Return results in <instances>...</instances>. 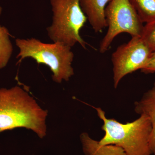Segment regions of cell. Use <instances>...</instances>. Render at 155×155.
<instances>
[{"label": "cell", "instance_id": "obj_1", "mask_svg": "<svg viewBox=\"0 0 155 155\" xmlns=\"http://www.w3.org/2000/svg\"><path fill=\"white\" fill-rule=\"evenodd\" d=\"M48 115V110L20 87L0 88V133L24 127L43 138L47 134Z\"/></svg>", "mask_w": 155, "mask_h": 155}, {"label": "cell", "instance_id": "obj_2", "mask_svg": "<svg viewBox=\"0 0 155 155\" xmlns=\"http://www.w3.org/2000/svg\"><path fill=\"white\" fill-rule=\"evenodd\" d=\"M93 107L104 123L102 129L105 135L98 141L100 145H115L123 149L127 155H152L150 147L152 126L147 116L141 115L133 122L123 124L107 119L101 108Z\"/></svg>", "mask_w": 155, "mask_h": 155}, {"label": "cell", "instance_id": "obj_3", "mask_svg": "<svg viewBox=\"0 0 155 155\" xmlns=\"http://www.w3.org/2000/svg\"><path fill=\"white\" fill-rule=\"evenodd\" d=\"M16 44L19 49L17 57L19 62L31 58L38 64L46 65L53 72L52 79L56 83L68 81L74 75L72 64L74 55L70 47L59 42L44 43L35 38H17Z\"/></svg>", "mask_w": 155, "mask_h": 155}, {"label": "cell", "instance_id": "obj_4", "mask_svg": "<svg viewBox=\"0 0 155 155\" xmlns=\"http://www.w3.org/2000/svg\"><path fill=\"white\" fill-rule=\"evenodd\" d=\"M53 22L47 28L48 36L54 42L62 43L72 48L76 43L85 48L86 42L81 29L87 19L80 5V0H50Z\"/></svg>", "mask_w": 155, "mask_h": 155}, {"label": "cell", "instance_id": "obj_5", "mask_svg": "<svg viewBox=\"0 0 155 155\" xmlns=\"http://www.w3.org/2000/svg\"><path fill=\"white\" fill-rule=\"evenodd\" d=\"M105 17L108 30L100 43V53L107 51L120 34L141 37L144 25L129 0H111L105 10Z\"/></svg>", "mask_w": 155, "mask_h": 155}, {"label": "cell", "instance_id": "obj_6", "mask_svg": "<svg viewBox=\"0 0 155 155\" xmlns=\"http://www.w3.org/2000/svg\"><path fill=\"white\" fill-rule=\"evenodd\" d=\"M152 52L141 37H132L127 43L119 46L112 56L114 87L126 75L141 69L145 66Z\"/></svg>", "mask_w": 155, "mask_h": 155}, {"label": "cell", "instance_id": "obj_7", "mask_svg": "<svg viewBox=\"0 0 155 155\" xmlns=\"http://www.w3.org/2000/svg\"><path fill=\"white\" fill-rule=\"evenodd\" d=\"M111 0H80V5L90 24L96 33L107 27L105 10Z\"/></svg>", "mask_w": 155, "mask_h": 155}, {"label": "cell", "instance_id": "obj_8", "mask_svg": "<svg viewBox=\"0 0 155 155\" xmlns=\"http://www.w3.org/2000/svg\"><path fill=\"white\" fill-rule=\"evenodd\" d=\"M134 111L139 115L147 116L152 126V131L150 140L152 153L155 155V83L150 89L145 93L141 100L136 102Z\"/></svg>", "mask_w": 155, "mask_h": 155}, {"label": "cell", "instance_id": "obj_9", "mask_svg": "<svg viewBox=\"0 0 155 155\" xmlns=\"http://www.w3.org/2000/svg\"><path fill=\"white\" fill-rule=\"evenodd\" d=\"M80 140L85 155H127L123 149L115 145H101L85 132L81 134Z\"/></svg>", "mask_w": 155, "mask_h": 155}, {"label": "cell", "instance_id": "obj_10", "mask_svg": "<svg viewBox=\"0 0 155 155\" xmlns=\"http://www.w3.org/2000/svg\"><path fill=\"white\" fill-rule=\"evenodd\" d=\"M143 23L155 21V0H129Z\"/></svg>", "mask_w": 155, "mask_h": 155}, {"label": "cell", "instance_id": "obj_11", "mask_svg": "<svg viewBox=\"0 0 155 155\" xmlns=\"http://www.w3.org/2000/svg\"><path fill=\"white\" fill-rule=\"evenodd\" d=\"M10 34L6 27L0 25V69L7 66L13 53Z\"/></svg>", "mask_w": 155, "mask_h": 155}, {"label": "cell", "instance_id": "obj_12", "mask_svg": "<svg viewBox=\"0 0 155 155\" xmlns=\"http://www.w3.org/2000/svg\"><path fill=\"white\" fill-rule=\"evenodd\" d=\"M141 38L152 52L155 51V21L144 25Z\"/></svg>", "mask_w": 155, "mask_h": 155}, {"label": "cell", "instance_id": "obj_13", "mask_svg": "<svg viewBox=\"0 0 155 155\" xmlns=\"http://www.w3.org/2000/svg\"><path fill=\"white\" fill-rule=\"evenodd\" d=\"M140 70L146 74L155 72V51L152 52L145 66Z\"/></svg>", "mask_w": 155, "mask_h": 155}, {"label": "cell", "instance_id": "obj_14", "mask_svg": "<svg viewBox=\"0 0 155 155\" xmlns=\"http://www.w3.org/2000/svg\"><path fill=\"white\" fill-rule=\"evenodd\" d=\"M2 7L0 6V15L2 14Z\"/></svg>", "mask_w": 155, "mask_h": 155}]
</instances>
